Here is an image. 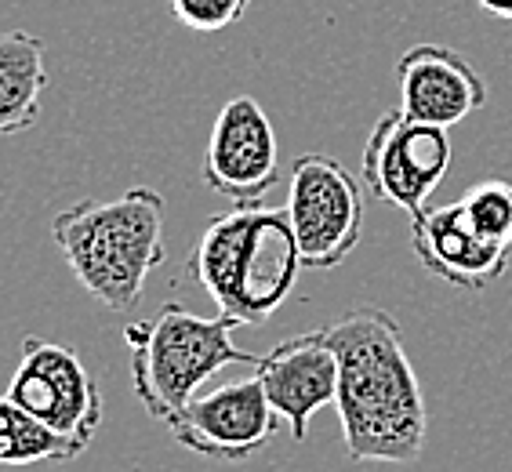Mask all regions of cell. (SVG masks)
I'll use <instances>...</instances> for the list:
<instances>
[{"label":"cell","instance_id":"obj_1","mask_svg":"<svg viewBox=\"0 0 512 472\" xmlns=\"http://www.w3.org/2000/svg\"><path fill=\"white\" fill-rule=\"evenodd\" d=\"M338 356V418L353 462L411 465L425 454L422 382L404 349V327L375 305H360L324 327Z\"/></svg>","mask_w":512,"mask_h":472},{"label":"cell","instance_id":"obj_2","mask_svg":"<svg viewBox=\"0 0 512 472\" xmlns=\"http://www.w3.org/2000/svg\"><path fill=\"white\" fill-rule=\"evenodd\" d=\"M69 273L109 313L142 302L149 273L168 258L164 193L135 186L117 200H77L51 222Z\"/></svg>","mask_w":512,"mask_h":472},{"label":"cell","instance_id":"obj_3","mask_svg":"<svg viewBox=\"0 0 512 472\" xmlns=\"http://www.w3.org/2000/svg\"><path fill=\"white\" fill-rule=\"evenodd\" d=\"M302 269L287 211L262 204L215 215L189 255V273L237 324H266L291 298Z\"/></svg>","mask_w":512,"mask_h":472},{"label":"cell","instance_id":"obj_4","mask_svg":"<svg viewBox=\"0 0 512 472\" xmlns=\"http://www.w3.org/2000/svg\"><path fill=\"white\" fill-rule=\"evenodd\" d=\"M233 327L240 324L229 316H197L178 302L160 305L153 320L124 327L131 382L149 418L168 422L222 367L258 364L255 353L233 342Z\"/></svg>","mask_w":512,"mask_h":472},{"label":"cell","instance_id":"obj_5","mask_svg":"<svg viewBox=\"0 0 512 472\" xmlns=\"http://www.w3.org/2000/svg\"><path fill=\"white\" fill-rule=\"evenodd\" d=\"M364 178L327 153H302L291 164L287 218L302 266L335 269L353 255L364 233Z\"/></svg>","mask_w":512,"mask_h":472},{"label":"cell","instance_id":"obj_6","mask_svg":"<svg viewBox=\"0 0 512 472\" xmlns=\"http://www.w3.org/2000/svg\"><path fill=\"white\" fill-rule=\"evenodd\" d=\"M8 396L44 422L51 433L69 440L80 454L102 429V389L84 367L77 349L48 338H22L19 364L8 382Z\"/></svg>","mask_w":512,"mask_h":472},{"label":"cell","instance_id":"obj_7","mask_svg":"<svg viewBox=\"0 0 512 472\" xmlns=\"http://www.w3.org/2000/svg\"><path fill=\"white\" fill-rule=\"evenodd\" d=\"M451 160V128L422 124L404 117L400 109H389L367 135L360 178L375 200L414 218L429 207L433 189L451 171Z\"/></svg>","mask_w":512,"mask_h":472},{"label":"cell","instance_id":"obj_8","mask_svg":"<svg viewBox=\"0 0 512 472\" xmlns=\"http://www.w3.org/2000/svg\"><path fill=\"white\" fill-rule=\"evenodd\" d=\"M204 182L237 207L262 204L280 182V146L258 99L237 95L218 109L204 153Z\"/></svg>","mask_w":512,"mask_h":472},{"label":"cell","instance_id":"obj_9","mask_svg":"<svg viewBox=\"0 0 512 472\" xmlns=\"http://www.w3.org/2000/svg\"><path fill=\"white\" fill-rule=\"evenodd\" d=\"M276 422L280 414L269 404L262 382L244 378V382L218 385L211 393H197L164 425L186 451L222 458V462H244L273 440Z\"/></svg>","mask_w":512,"mask_h":472},{"label":"cell","instance_id":"obj_10","mask_svg":"<svg viewBox=\"0 0 512 472\" xmlns=\"http://www.w3.org/2000/svg\"><path fill=\"white\" fill-rule=\"evenodd\" d=\"M400 113L436 128H454L487 102V80L462 51L414 44L396 59Z\"/></svg>","mask_w":512,"mask_h":472},{"label":"cell","instance_id":"obj_11","mask_svg":"<svg viewBox=\"0 0 512 472\" xmlns=\"http://www.w3.org/2000/svg\"><path fill=\"white\" fill-rule=\"evenodd\" d=\"M255 378L266 389L269 404L291 429V440L302 443L309 436V422L316 411L335 404L338 396V356L327 345L324 331L295 335L258 356Z\"/></svg>","mask_w":512,"mask_h":472},{"label":"cell","instance_id":"obj_12","mask_svg":"<svg viewBox=\"0 0 512 472\" xmlns=\"http://www.w3.org/2000/svg\"><path fill=\"white\" fill-rule=\"evenodd\" d=\"M411 251L429 273L462 291H483L502 280L512 255V247L491 244L469 226L458 200L411 218Z\"/></svg>","mask_w":512,"mask_h":472},{"label":"cell","instance_id":"obj_13","mask_svg":"<svg viewBox=\"0 0 512 472\" xmlns=\"http://www.w3.org/2000/svg\"><path fill=\"white\" fill-rule=\"evenodd\" d=\"M44 51L37 33H0V135H22L40 120V99L48 88Z\"/></svg>","mask_w":512,"mask_h":472},{"label":"cell","instance_id":"obj_14","mask_svg":"<svg viewBox=\"0 0 512 472\" xmlns=\"http://www.w3.org/2000/svg\"><path fill=\"white\" fill-rule=\"evenodd\" d=\"M73 458H80L73 443L0 393V465H59Z\"/></svg>","mask_w":512,"mask_h":472},{"label":"cell","instance_id":"obj_15","mask_svg":"<svg viewBox=\"0 0 512 472\" xmlns=\"http://www.w3.org/2000/svg\"><path fill=\"white\" fill-rule=\"evenodd\" d=\"M469 226L498 247H512V182L483 178L458 197Z\"/></svg>","mask_w":512,"mask_h":472},{"label":"cell","instance_id":"obj_16","mask_svg":"<svg viewBox=\"0 0 512 472\" xmlns=\"http://www.w3.org/2000/svg\"><path fill=\"white\" fill-rule=\"evenodd\" d=\"M251 0H171L175 19L193 33H218L240 22Z\"/></svg>","mask_w":512,"mask_h":472},{"label":"cell","instance_id":"obj_17","mask_svg":"<svg viewBox=\"0 0 512 472\" xmlns=\"http://www.w3.org/2000/svg\"><path fill=\"white\" fill-rule=\"evenodd\" d=\"M487 15H494V19H505L512 22V0H476Z\"/></svg>","mask_w":512,"mask_h":472}]
</instances>
